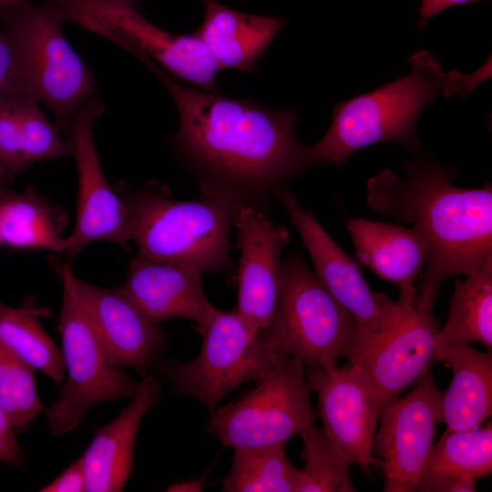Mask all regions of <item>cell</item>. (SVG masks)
Here are the masks:
<instances>
[{
	"mask_svg": "<svg viewBox=\"0 0 492 492\" xmlns=\"http://www.w3.org/2000/svg\"><path fill=\"white\" fill-rule=\"evenodd\" d=\"M136 57L176 105L179 127L170 142L202 195L264 211L289 180L316 166L310 147L296 137L294 110L194 87L149 58Z\"/></svg>",
	"mask_w": 492,
	"mask_h": 492,
	"instance_id": "cell-1",
	"label": "cell"
},
{
	"mask_svg": "<svg viewBox=\"0 0 492 492\" xmlns=\"http://www.w3.org/2000/svg\"><path fill=\"white\" fill-rule=\"evenodd\" d=\"M406 178L385 169L366 184V204L374 211L409 223L428 248L417 306L432 309L442 283L470 276L492 258V187L454 185L452 172L431 159L408 162Z\"/></svg>",
	"mask_w": 492,
	"mask_h": 492,
	"instance_id": "cell-2",
	"label": "cell"
},
{
	"mask_svg": "<svg viewBox=\"0 0 492 492\" xmlns=\"http://www.w3.org/2000/svg\"><path fill=\"white\" fill-rule=\"evenodd\" d=\"M408 75L333 108L332 123L323 138L310 147L316 165L345 164L357 150L394 142L416 152L418 118L425 106L445 94L453 77L428 51L409 56Z\"/></svg>",
	"mask_w": 492,
	"mask_h": 492,
	"instance_id": "cell-3",
	"label": "cell"
},
{
	"mask_svg": "<svg viewBox=\"0 0 492 492\" xmlns=\"http://www.w3.org/2000/svg\"><path fill=\"white\" fill-rule=\"evenodd\" d=\"M120 188L138 256L187 265L201 273L233 272L230 233L239 207L204 195L194 200H173L168 188L157 181L135 191Z\"/></svg>",
	"mask_w": 492,
	"mask_h": 492,
	"instance_id": "cell-4",
	"label": "cell"
},
{
	"mask_svg": "<svg viewBox=\"0 0 492 492\" xmlns=\"http://www.w3.org/2000/svg\"><path fill=\"white\" fill-rule=\"evenodd\" d=\"M0 18L17 54L23 96L46 106L67 133L77 111L96 98L97 85L66 38L57 7L30 1L0 11Z\"/></svg>",
	"mask_w": 492,
	"mask_h": 492,
	"instance_id": "cell-5",
	"label": "cell"
},
{
	"mask_svg": "<svg viewBox=\"0 0 492 492\" xmlns=\"http://www.w3.org/2000/svg\"><path fill=\"white\" fill-rule=\"evenodd\" d=\"M259 333L272 350L291 355L304 368L331 369L351 355L357 323L292 251L282 263L275 313Z\"/></svg>",
	"mask_w": 492,
	"mask_h": 492,
	"instance_id": "cell-6",
	"label": "cell"
},
{
	"mask_svg": "<svg viewBox=\"0 0 492 492\" xmlns=\"http://www.w3.org/2000/svg\"><path fill=\"white\" fill-rule=\"evenodd\" d=\"M55 267L63 286L57 329L67 379L46 412L51 434L63 436L97 404L131 400L138 384L109 359L96 336L78 300L70 262H58Z\"/></svg>",
	"mask_w": 492,
	"mask_h": 492,
	"instance_id": "cell-7",
	"label": "cell"
},
{
	"mask_svg": "<svg viewBox=\"0 0 492 492\" xmlns=\"http://www.w3.org/2000/svg\"><path fill=\"white\" fill-rule=\"evenodd\" d=\"M65 22L112 41L133 56H144L170 75L200 88L219 92L221 69L194 34H173L148 21L121 0H50Z\"/></svg>",
	"mask_w": 492,
	"mask_h": 492,
	"instance_id": "cell-8",
	"label": "cell"
},
{
	"mask_svg": "<svg viewBox=\"0 0 492 492\" xmlns=\"http://www.w3.org/2000/svg\"><path fill=\"white\" fill-rule=\"evenodd\" d=\"M310 393L304 366L277 352L254 389L211 412L207 430L234 448L284 444L313 425Z\"/></svg>",
	"mask_w": 492,
	"mask_h": 492,
	"instance_id": "cell-9",
	"label": "cell"
},
{
	"mask_svg": "<svg viewBox=\"0 0 492 492\" xmlns=\"http://www.w3.org/2000/svg\"><path fill=\"white\" fill-rule=\"evenodd\" d=\"M194 329L202 337L200 354L189 363L169 365L166 373L176 392L197 399L210 413L230 392L258 381L274 363L277 352L235 309L215 307Z\"/></svg>",
	"mask_w": 492,
	"mask_h": 492,
	"instance_id": "cell-10",
	"label": "cell"
},
{
	"mask_svg": "<svg viewBox=\"0 0 492 492\" xmlns=\"http://www.w3.org/2000/svg\"><path fill=\"white\" fill-rule=\"evenodd\" d=\"M275 198L289 214L314 266V274L332 296L354 318L357 335L351 361L384 336L400 319L403 306L373 291L356 262L334 241L314 216L285 187Z\"/></svg>",
	"mask_w": 492,
	"mask_h": 492,
	"instance_id": "cell-11",
	"label": "cell"
},
{
	"mask_svg": "<svg viewBox=\"0 0 492 492\" xmlns=\"http://www.w3.org/2000/svg\"><path fill=\"white\" fill-rule=\"evenodd\" d=\"M103 112L99 100L92 99L73 116L67 132L78 178L76 222L64 252L68 262L96 241L125 250L132 241L128 208L119 191L109 185L96 148L93 127Z\"/></svg>",
	"mask_w": 492,
	"mask_h": 492,
	"instance_id": "cell-12",
	"label": "cell"
},
{
	"mask_svg": "<svg viewBox=\"0 0 492 492\" xmlns=\"http://www.w3.org/2000/svg\"><path fill=\"white\" fill-rule=\"evenodd\" d=\"M441 396L427 373L408 394L380 410L373 453L381 457L384 492L416 491L436 429L443 423Z\"/></svg>",
	"mask_w": 492,
	"mask_h": 492,
	"instance_id": "cell-13",
	"label": "cell"
},
{
	"mask_svg": "<svg viewBox=\"0 0 492 492\" xmlns=\"http://www.w3.org/2000/svg\"><path fill=\"white\" fill-rule=\"evenodd\" d=\"M305 375L311 392L317 394L318 414L333 445L350 465L370 473V466L381 464L373 453L380 410L368 375L352 363L305 367Z\"/></svg>",
	"mask_w": 492,
	"mask_h": 492,
	"instance_id": "cell-14",
	"label": "cell"
},
{
	"mask_svg": "<svg viewBox=\"0 0 492 492\" xmlns=\"http://www.w3.org/2000/svg\"><path fill=\"white\" fill-rule=\"evenodd\" d=\"M415 288L400 291L403 312L379 340L349 361L361 366L373 385L379 410L417 383L435 363L438 322L432 309L417 306Z\"/></svg>",
	"mask_w": 492,
	"mask_h": 492,
	"instance_id": "cell-15",
	"label": "cell"
},
{
	"mask_svg": "<svg viewBox=\"0 0 492 492\" xmlns=\"http://www.w3.org/2000/svg\"><path fill=\"white\" fill-rule=\"evenodd\" d=\"M233 225L235 245L241 251L235 310L260 332L269 325L277 307L281 255L290 234L285 227L270 220L264 211L252 207H239Z\"/></svg>",
	"mask_w": 492,
	"mask_h": 492,
	"instance_id": "cell-16",
	"label": "cell"
},
{
	"mask_svg": "<svg viewBox=\"0 0 492 492\" xmlns=\"http://www.w3.org/2000/svg\"><path fill=\"white\" fill-rule=\"evenodd\" d=\"M74 282L84 313L109 359L144 376L166 351V334L121 288L98 287L76 276Z\"/></svg>",
	"mask_w": 492,
	"mask_h": 492,
	"instance_id": "cell-17",
	"label": "cell"
},
{
	"mask_svg": "<svg viewBox=\"0 0 492 492\" xmlns=\"http://www.w3.org/2000/svg\"><path fill=\"white\" fill-rule=\"evenodd\" d=\"M201 274L187 265L137 255L121 289L152 323L183 318L196 328L215 309L202 290Z\"/></svg>",
	"mask_w": 492,
	"mask_h": 492,
	"instance_id": "cell-18",
	"label": "cell"
},
{
	"mask_svg": "<svg viewBox=\"0 0 492 492\" xmlns=\"http://www.w3.org/2000/svg\"><path fill=\"white\" fill-rule=\"evenodd\" d=\"M160 380L142 376L135 396L119 415L97 428L80 456L88 492L122 491L130 476L135 442L142 418L159 397Z\"/></svg>",
	"mask_w": 492,
	"mask_h": 492,
	"instance_id": "cell-19",
	"label": "cell"
},
{
	"mask_svg": "<svg viewBox=\"0 0 492 492\" xmlns=\"http://www.w3.org/2000/svg\"><path fill=\"white\" fill-rule=\"evenodd\" d=\"M204 16L194 34L220 68L252 72L286 20L246 14L215 0H201Z\"/></svg>",
	"mask_w": 492,
	"mask_h": 492,
	"instance_id": "cell-20",
	"label": "cell"
},
{
	"mask_svg": "<svg viewBox=\"0 0 492 492\" xmlns=\"http://www.w3.org/2000/svg\"><path fill=\"white\" fill-rule=\"evenodd\" d=\"M345 227L362 264L400 291L415 288V281L425 266L428 248L414 227L354 218H349Z\"/></svg>",
	"mask_w": 492,
	"mask_h": 492,
	"instance_id": "cell-21",
	"label": "cell"
},
{
	"mask_svg": "<svg viewBox=\"0 0 492 492\" xmlns=\"http://www.w3.org/2000/svg\"><path fill=\"white\" fill-rule=\"evenodd\" d=\"M38 105L24 96L0 97V159L14 173L36 162L72 156L69 140L60 137Z\"/></svg>",
	"mask_w": 492,
	"mask_h": 492,
	"instance_id": "cell-22",
	"label": "cell"
},
{
	"mask_svg": "<svg viewBox=\"0 0 492 492\" xmlns=\"http://www.w3.org/2000/svg\"><path fill=\"white\" fill-rule=\"evenodd\" d=\"M452 371V380L442 392L441 408L446 429H475L492 413V354L469 343L449 349L440 361Z\"/></svg>",
	"mask_w": 492,
	"mask_h": 492,
	"instance_id": "cell-23",
	"label": "cell"
},
{
	"mask_svg": "<svg viewBox=\"0 0 492 492\" xmlns=\"http://www.w3.org/2000/svg\"><path fill=\"white\" fill-rule=\"evenodd\" d=\"M65 216L33 187L0 193V244L15 250L41 249L64 254Z\"/></svg>",
	"mask_w": 492,
	"mask_h": 492,
	"instance_id": "cell-24",
	"label": "cell"
},
{
	"mask_svg": "<svg viewBox=\"0 0 492 492\" xmlns=\"http://www.w3.org/2000/svg\"><path fill=\"white\" fill-rule=\"evenodd\" d=\"M474 342L492 349V258L465 281L456 278L446 323L436 335L435 361L454 346Z\"/></svg>",
	"mask_w": 492,
	"mask_h": 492,
	"instance_id": "cell-25",
	"label": "cell"
},
{
	"mask_svg": "<svg viewBox=\"0 0 492 492\" xmlns=\"http://www.w3.org/2000/svg\"><path fill=\"white\" fill-rule=\"evenodd\" d=\"M492 472V424L464 431L446 429L434 444L417 491L450 492L462 477L478 478Z\"/></svg>",
	"mask_w": 492,
	"mask_h": 492,
	"instance_id": "cell-26",
	"label": "cell"
},
{
	"mask_svg": "<svg viewBox=\"0 0 492 492\" xmlns=\"http://www.w3.org/2000/svg\"><path fill=\"white\" fill-rule=\"evenodd\" d=\"M50 315L48 307L33 304L14 307L0 302V343L60 384L66 377L61 350L41 323L42 317Z\"/></svg>",
	"mask_w": 492,
	"mask_h": 492,
	"instance_id": "cell-27",
	"label": "cell"
},
{
	"mask_svg": "<svg viewBox=\"0 0 492 492\" xmlns=\"http://www.w3.org/2000/svg\"><path fill=\"white\" fill-rule=\"evenodd\" d=\"M301 470L289 461L284 444L234 448L230 473L222 481L227 492H298Z\"/></svg>",
	"mask_w": 492,
	"mask_h": 492,
	"instance_id": "cell-28",
	"label": "cell"
},
{
	"mask_svg": "<svg viewBox=\"0 0 492 492\" xmlns=\"http://www.w3.org/2000/svg\"><path fill=\"white\" fill-rule=\"evenodd\" d=\"M36 369L0 343V408L15 432H25L46 411L36 383Z\"/></svg>",
	"mask_w": 492,
	"mask_h": 492,
	"instance_id": "cell-29",
	"label": "cell"
},
{
	"mask_svg": "<svg viewBox=\"0 0 492 492\" xmlns=\"http://www.w3.org/2000/svg\"><path fill=\"white\" fill-rule=\"evenodd\" d=\"M304 461L298 492H354L350 463L335 448L323 428L312 425L301 434Z\"/></svg>",
	"mask_w": 492,
	"mask_h": 492,
	"instance_id": "cell-30",
	"label": "cell"
},
{
	"mask_svg": "<svg viewBox=\"0 0 492 492\" xmlns=\"http://www.w3.org/2000/svg\"><path fill=\"white\" fill-rule=\"evenodd\" d=\"M15 96H23L18 57L13 42L0 26V97Z\"/></svg>",
	"mask_w": 492,
	"mask_h": 492,
	"instance_id": "cell-31",
	"label": "cell"
},
{
	"mask_svg": "<svg viewBox=\"0 0 492 492\" xmlns=\"http://www.w3.org/2000/svg\"><path fill=\"white\" fill-rule=\"evenodd\" d=\"M41 492L87 491V480L80 457L65 468L55 479L42 487Z\"/></svg>",
	"mask_w": 492,
	"mask_h": 492,
	"instance_id": "cell-32",
	"label": "cell"
},
{
	"mask_svg": "<svg viewBox=\"0 0 492 492\" xmlns=\"http://www.w3.org/2000/svg\"><path fill=\"white\" fill-rule=\"evenodd\" d=\"M15 432L13 425L0 408V461L20 468L24 466L25 456Z\"/></svg>",
	"mask_w": 492,
	"mask_h": 492,
	"instance_id": "cell-33",
	"label": "cell"
},
{
	"mask_svg": "<svg viewBox=\"0 0 492 492\" xmlns=\"http://www.w3.org/2000/svg\"><path fill=\"white\" fill-rule=\"evenodd\" d=\"M477 1L481 0H422L419 9V28H422L427 20L453 5Z\"/></svg>",
	"mask_w": 492,
	"mask_h": 492,
	"instance_id": "cell-34",
	"label": "cell"
},
{
	"mask_svg": "<svg viewBox=\"0 0 492 492\" xmlns=\"http://www.w3.org/2000/svg\"><path fill=\"white\" fill-rule=\"evenodd\" d=\"M205 481L203 478L196 479V480H190V481H184L180 483H176L172 486H170L167 491H173V492H197L201 491L204 487Z\"/></svg>",
	"mask_w": 492,
	"mask_h": 492,
	"instance_id": "cell-35",
	"label": "cell"
},
{
	"mask_svg": "<svg viewBox=\"0 0 492 492\" xmlns=\"http://www.w3.org/2000/svg\"><path fill=\"white\" fill-rule=\"evenodd\" d=\"M476 489L475 478L471 477H462L456 481L450 492H473Z\"/></svg>",
	"mask_w": 492,
	"mask_h": 492,
	"instance_id": "cell-36",
	"label": "cell"
},
{
	"mask_svg": "<svg viewBox=\"0 0 492 492\" xmlns=\"http://www.w3.org/2000/svg\"><path fill=\"white\" fill-rule=\"evenodd\" d=\"M14 174L15 173L0 159V193L8 189Z\"/></svg>",
	"mask_w": 492,
	"mask_h": 492,
	"instance_id": "cell-37",
	"label": "cell"
},
{
	"mask_svg": "<svg viewBox=\"0 0 492 492\" xmlns=\"http://www.w3.org/2000/svg\"><path fill=\"white\" fill-rule=\"evenodd\" d=\"M30 1L31 0H0V11Z\"/></svg>",
	"mask_w": 492,
	"mask_h": 492,
	"instance_id": "cell-38",
	"label": "cell"
},
{
	"mask_svg": "<svg viewBox=\"0 0 492 492\" xmlns=\"http://www.w3.org/2000/svg\"><path fill=\"white\" fill-rule=\"evenodd\" d=\"M125 3H128V5L134 6L135 8L138 9L143 0H121Z\"/></svg>",
	"mask_w": 492,
	"mask_h": 492,
	"instance_id": "cell-39",
	"label": "cell"
}]
</instances>
